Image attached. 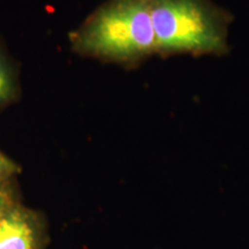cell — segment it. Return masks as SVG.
Wrapping results in <instances>:
<instances>
[{"label":"cell","instance_id":"obj_1","mask_svg":"<svg viewBox=\"0 0 249 249\" xmlns=\"http://www.w3.org/2000/svg\"><path fill=\"white\" fill-rule=\"evenodd\" d=\"M80 53L132 66L156 54L149 0H110L71 35Z\"/></svg>","mask_w":249,"mask_h":249},{"label":"cell","instance_id":"obj_2","mask_svg":"<svg viewBox=\"0 0 249 249\" xmlns=\"http://www.w3.org/2000/svg\"><path fill=\"white\" fill-rule=\"evenodd\" d=\"M156 54L223 55L230 17L207 0H149Z\"/></svg>","mask_w":249,"mask_h":249},{"label":"cell","instance_id":"obj_3","mask_svg":"<svg viewBox=\"0 0 249 249\" xmlns=\"http://www.w3.org/2000/svg\"><path fill=\"white\" fill-rule=\"evenodd\" d=\"M45 240L39 214L18 202L0 218V249H44Z\"/></svg>","mask_w":249,"mask_h":249},{"label":"cell","instance_id":"obj_4","mask_svg":"<svg viewBox=\"0 0 249 249\" xmlns=\"http://www.w3.org/2000/svg\"><path fill=\"white\" fill-rule=\"evenodd\" d=\"M17 76L7 55L0 48V107H5L17 97Z\"/></svg>","mask_w":249,"mask_h":249},{"label":"cell","instance_id":"obj_5","mask_svg":"<svg viewBox=\"0 0 249 249\" xmlns=\"http://www.w3.org/2000/svg\"><path fill=\"white\" fill-rule=\"evenodd\" d=\"M18 172H20L18 165L0 151V183L8 181L14 174Z\"/></svg>","mask_w":249,"mask_h":249},{"label":"cell","instance_id":"obj_6","mask_svg":"<svg viewBox=\"0 0 249 249\" xmlns=\"http://www.w3.org/2000/svg\"><path fill=\"white\" fill-rule=\"evenodd\" d=\"M17 201L14 197V192L9 186V182L5 181L0 183V218Z\"/></svg>","mask_w":249,"mask_h":249}]
</instances>
